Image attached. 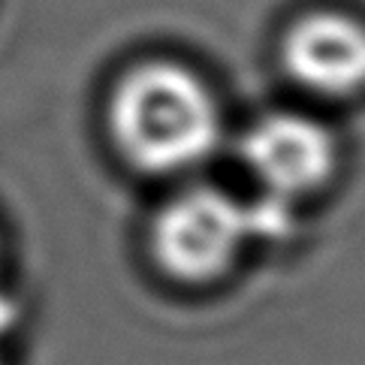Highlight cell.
Returning a JSON list of instances; mask_svg holds the SVG:
<instances>
[{"instance_id": "4", "label": "cell", "mask_w": 365, "mask_h": 365, "mask_svg": "<svg viewBox=\"0 0 365 365\" xmlns=\"http://www.w3.org/2000/svg\"><path fill=\"white\" fill-rule=\"evenodd\" d=\"M287 76L308 94L350 100L365 91V21L338 9L299 16L281 40Z\"/></svg>"}, {"instance_id": "1", "label": "cell", "mask_w": 365, "mask_h": 365, "mask_svg": "<svg viewBox=\"0 0 365 365\" xmlns=\"http://www.w3.org/2000/svg\"><path fill=\"white\" fill-rule=\"evenodd\" d=\"M215 91L185 63L145 61L127 70L109 97V130L130 166L148 175L197 169L220 142Z\"/></svg>"}, {"instance_id": "3", "label": "cell", "mask_w": 365, "mask_h": 365, "mask_svg": "<svg viewBox=\"0 0 365 365\" xmlns=\"http://www.w3.org/2000/svg\"><path fill=\"white\" fill-rule=\"evenodd\" d=\"M239 158L272 202L299 200L329 185L338 166V142L311 115L269 112L247 127Z\"/></svg>"}, {"instance_id": "5", "label": "cell", "mask_w": 365, "mask_h": 365, "mask_svg": "<svg viewBox=\"0 0 365 365\" xmlns=\"http://www.w3.org/2000/svg\"><path fill=\"white\" fill-rule=\"evenodd\" d=\"M0 365H4V362H0Z\"/></svg>"}, {"instance_id": "2", "label": "cell", "mask_w": 365, "mask_h": 365, "mask_svg": "<svg viewBox=\"0 0 365 365\" xmlns=\"http://www.w3.org/2000/svg\"><path fill=\"white\" fill-rule=\"evenodd\" d=\"M263 215L220 187L181 190L154 217L151 251L175 281H217L259 232Z\"/></svg>"}]
</instances>
